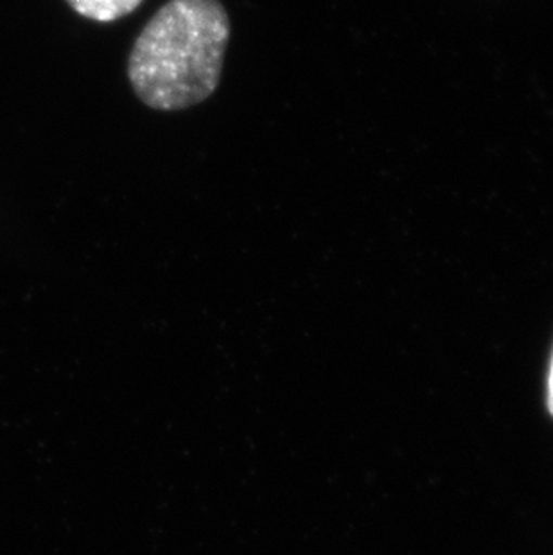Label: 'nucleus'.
<instances>
[{
  "instance_id": "2",
  "label": "nucleus",
  "mask_w": 553,
  "mask_h": 555,
  "mask_svg": "<svg viewBox=\"0 0 553 555\" xmlns=\"http://www.w3.org/2000/svg\"><path fill=\"white\" fill-rule=\"evenodd\" d=\"M67 2L78 15L89 21L108 24L130 15L144 0H67Z\"/></svg>"
},
{
  "instance_id": "1",
  "label": "nucleus",
  "mask_w": 553,
  "mask_h": 555,
  "mask_svg": "<svg viewBox=\"0 0 553 555\" xmlns=\"http://www.w3.org/2000/svg\"><path fill=\"white\" fill-rule=\"evenodd\" d=\"M220 0H169L137 37L128 79L153 111H183L215 94L229 48Z\"/></svg>"
},
{
  "instance_id": "3",
  "label": "nucleus",
  "mask_w": 553,
  "mask_h": 555,
  "mask_svg": "<svg viewBox=\"0 0 553 555\" xmlns=\"http://www.w3.org/2000/svg\"><path fill=\"white\" fill-rule=\"evenodd\" d=\"M549 409H550V414L553 415V357H552V365H550V372H549Z\"/></svg>"
}]
</instances>
